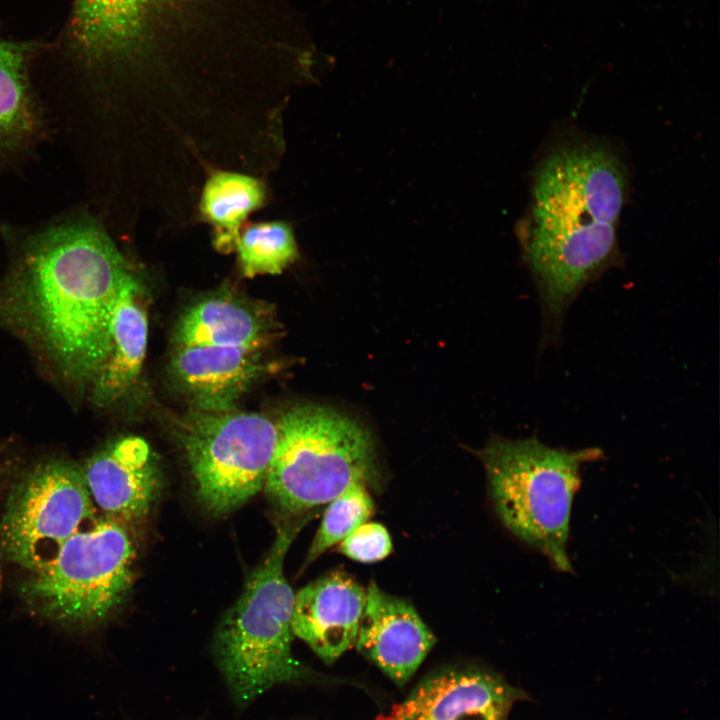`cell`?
<instances>
[{"label": "cell", "instance_id": "5bb4252c", "mask_svg": "<svg viewBox=\"0 0 720 720\" xmlns=\"http://www.w3.org/2000/svg\"><path fill=\"white\" fill-rule=\"evenodd\" d=\"M261 351L220 346H175L170 368L199 410H227L261 374Z\"/></svg>", "mask_w": 720, "mask_h": 720}, {"label": "cell", "instance_id": "8fae6325", "mask_svg": "<svg viewBox=\"0 0 720 720\" xmlns=\"http://www.w3.org/2000/svg\"><path fill=\"white\" fill-rule=\"evenodd\" d=\"M435 643L433 632L410 602L370 583L355 641L362 654L402 686Z\"/></svg>", "mask_w": 720, "mask_h": 720}, {"label": "cell", "instance_id": "2e32d148", "mask_svg": "<svg viewBox=\"0 0 720 720\" xmlns=\"http://www.w3.org/2000/svg\"><path fill=\"white\" fill-rule=\"evenodd\" d=\"M150 0H75L73 44L89 60L129 51L140 35Z\"/></svg>", "mask_w": 720, "mask_h": 720}, {"label": "cell", "instance_id": "30bf717a", "mask_svg": "<svg viewBox=\"0 0 720 720\" xmlns=\"http://www.w3.org/2000/svg\"><path fill=\"white\" fill-rule=\"evenodd\" d=\"M81 469L96 509L120 523L146 516L161 487L157 460L139 436L108 443Z\"/></svg>", "mask_w": 720, "mask_h": 720}, {"label": "cell", "instance_id": "7c38bea8", "mask_svg": "<svg viewBox=\"0 0 720 720\" xmlns=\"http://www.w3.org/2000/svg\"><path fill=\"white\" fill-rule=\"evenodd\" d=\"M365 602L366 590L357 581L332 572L294 595L292 632L331 664L355 645Z\"/></svg>", "mask_w": 720, "mask_h": 720}, {"label": "cell", "instance_id": "6da1fadb", "mask_svg": "<svg viewBox=\"0 0 720 720\" xmlns=\"http://www.w3.org/2000/svg\"><path fill=\"white\" fill-rule=\"evenodd\" d=\"M104 228L69 217L25 236L0 281V326L81 394L108 349L112 310L134 273Z\"/></svg>", "mask_w": 720, "mask_h": 720}, {"label": "cell", "instance_id": "ffe728a7", "mask_svg": "<svg viewBox=\"0 0 720 720\" xmlns=\"http://www.w3.org/2000/svg\"><path fill=\"white\" fill-rule=\"evenodd\" d=\"M367 488L364 484H353L329 502L308 550L306 564L368 521L374 511V502Z\"/></svg>", "mask_w": 720, "mask_h": 720}, {"label": "cell", "instance_id": "5b68a950", "mask_svg": "<svg viewBox=\"0 0 720 720\" xmlns=\"http://www.w3.org/2000/svg\"><path fill=\"white\" fill-rule=\"evenodd\" d=\"M276 424L264 487L282 509L304 512L329 503L353 484L376 482L373 440L353 419L325 407L300 405Z\"/></svg>", "mask_w": 720, "mask_h": 720}, {"label": "cell", "instance_id": "277c9868", "mask_svg": "<svg viewBox=\"0 0 720 720\" xmlns=\"http://www.w3.org/2000/svg\"><path fill=\"white\" fill-rule=\"evenodd\" d=\"M602 456L599 448L550 447L536 435L517 440L494 437L479 452L504 526L564 572L572 571L567 540L580 469Z\"/></svg>", "mask_w": 720, "mask_h": 720}, {"label": "cell", "instance_id": "ba28073f", "mask_svg": "<svg viewBox=\"0 0 720 720\" xmlns=\"http://www.w3.org/2000/svg\"><path fill=\"white\" fill-rule=\"evenodd\" d=\"M80 466L49 459L27 470L14 486L0 520V549L20 567L39 572L64 543L97 517Z\"/></svg>", "mask_w": 720, "mask_h": 720}, {"label": "cell", "instance_id": "9c48e42d", "mask_svg": "<svg viewBox=\"0 0 720 720\" xmlns=\"http://www.w3.org/2000/svg\"><path fill=\"white\" fill-rule=\"evenodd\" d=\"M526 695L494 673L452 669L436 673L376 720H507Z\"/></svg>", "mask_w": 720, "mask_h": 720}, {"label": "cell", "instance_id": "3957f363", "mask_svg": "<svg viewBox=\"0 0 720 720\" xmlns=\"http://www.w3.org/2000/svg\"><path fill=\"white\" fill-rule=\"evenodd\" d=\"M277 530L264 560L249 575L242 593L222 618L213 650L232 699L239 708L277 684L311 682L315 673L292 653L294 593L284 559L300 527Z\"/></svg>", "mask_w": 720, "mask_h": 720}, {"label": "cell", "instance_id": "44dd1931", "mask_svg": "<svg viewBox=\"0 0 720 720\" xmlns=\"http://www.w3.org/2000/svg\"><path fill=\"white\" fill-rule=\"evenodd\" d=\"M392 550L387 529L375 522H365L340 542V551L352 560L372 563L386 558Z\"/></svg>", "mask_w": 720, "mask_h": 720}, {"label": "cell", "instance_id": "e0dca14e", "mask_svg": "<svg viewBox=\"0 0 720 720\" xmlns=\"http://www.w3.org/2000/svg\"><path fill=\"white\" fill-rule=\"evenodd\" d=\"M29 50L0 36V162L31 144L40 130L28 81Z\"/></svg>", "mask_w": 720, "mask_h": 720}, {"label": "cell", "instance_id": "7a4b0ae2", "mask_svg": "<svg viewBox=\"0 0 720 720\" xmlns=\"http://www.w3.org/2000/svg\"><path fill=\"white\" fill-rule=\"evenodd\" d=\"M626 195L621 160L592 139L561 141L537 164L522 243L541 307L542 346L558 339L583 288L617 263Z\"/></svg>", "mask_w": 720, "mask_h": 720}, {"label": "cell", "instance_id": "8992f818", "mask_svg": "<svg viewBox=\"0 0 720 720\" xmlns=\"http://www.w3.org/2000/svg\"><path fill=\"white\" fill-rule=\"evenodd\" d=\"M134 556L121 523L97 518L69 538L49 566L32 573L21 593L47 619L87 629L105 620L127 596Z\"/></svg>", "mask_w": 720, "mask_h": 720}, {"label": "cell", "instance_id": "52a82bcc", "mask_svg": "<svg viewBox=\"0 0 720 720\" xmlns=\"http://www.w3.org/2000/svg\"><path fill=\"white\" fill-rule=\"evenodd\" d=\"M180 440L198 501L222 516L264 486L277 424L257 413L198 409L183 425Z\"/></svg>", "mask_w": 720, "mask_h": 720}, {"label": "cell", "instance_id": "d6986e66", "mask_svg": "<svg viewBox=\"0 0 720 720\" xmlns=\"http://www.w3.org/2000/svg\"><path fill=\"white\" fill-rule=\"evenodd\" d=\"M244 276L280 274L298 257L291 226L283 221L261 222L240 234L236 249Z\"/></svg>", "mask_w": 720, "mask_h": 720}, {"label": "cell", "instance_id": "9a60e30c", "mask_svg": "<svg viewBox=\"0 0 720 720\" xmlns=\"http://www.w3.org/2000/svg\"><path fill=\"white\" fill-rule=\"evenodd\" d=\"M272 336L271 318L227 294L205 298L180 318L175 346H220L261 351Z\"/></svg>", "mask_w": 720, "mask_h": 720}, {"label": "cell", "instance_id": "4fadbf2b", "mask_svg": "<svg viewBox=\"0 0 720 720\" xmlns=\"http://www.w3.org/2000/svg\"><path fill=\"white\" fill-rule=\"evenodd\" d=\"M145 304L144 286L134 272L114 303L107 353L87 390L89 400L97 408L118 406L136 390L147 349Z\"/></svg>", "mask_w": 720, "mask_h": 720}, {"label": "cell", "instance_id": "ac0fdd59", "mask_svg": "<svg viewBox=\"0 0 720 720\" xmlns=\"http://www.w3.org/2000/svg\"><path fill=\"white\" fill-rule=\"evenodd\" d=\"M265 197L263 183L253 176L221 170L208 176L199 210L214 229L213 243L217 250L228 253L236 249L241 224L263 205Z\"/></svg>", "mask_w": 720, "mask_h": 720}]
</instances>
